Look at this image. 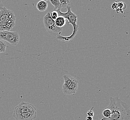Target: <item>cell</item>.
I'll return each instance as SVG.
<instances>
[{"mask_svg":"<svg viewBox=\"0 0 130 120\" xmlns=\"http://www.w3.org/2000/svg\"><path fill=\"white\" fill-rule=\"evenodd\" d=\"M110 103L107 107L111 111L110 117L105 120H130V105L116 97H110Z\"/></svg>","mask_w":130,"mask_h":120,"instance_id":"cell-1","label":"cell"},{"mask_svg":"<svg viewBox=\"0 0 130 120\" xmlns=\"http://www.w3.org/2000/svg\"><path fill=\"white\" fill-rule=\"evenodd\" d=\"M68 11L66 13H62L61 12L60 9L56 10L58 13L59 16H62L68 20V24H71L73 26V32L70 36L64 37L61 35H59L56 37L58 40L62 41L63 42H68L70 40H73L75 36L78 33V31L79 28V25H77L78 17L74 13H73L71 9V6H69L67 7Z\"/></svg>","mask_w":130,"mask_h":120,"instance_id":"cell-2","label":"cell"},{"mask_svg":"<svg viewBox=\"0 0 130 120\" xmlns=\"http://www.w3.org/2000/svg\"><path fill=\"white\" fill-rule=\"evenodd\" d=\"M16 17L12 11L3 7L0 9V31L10 30L15 26Z\"/></svg>","mask_w":130,"mask_h":120,"instance_id":"cell-3","label":"cell"},{"mask_svg":"<svg viewBox=\"0 0 130 120\" xmlns=\"http://www.w3.org/2000/svg\"><path fill=\"white\" fill-rule=\"evenodd\" d=\"M43 20L45 29L50 35L56 37L60 35L63 28L58 27L56 26L55 20H53L50 17V12L44 16Z\"/></svg>","mask_w":130,"mask_h":120,"instance_id":"cell-4","label":"cell"},{"mask_svg":"<svg viewBox=\"0 0 130 120\" xmlns=\"http://www.w3.org/2000/svg\"><path fill=\"white\" fill-rule=\"evenodd\" d=\"M0 39L4 40L11 45L16 46L20 42V35L17 32L8 31H0Z\"/></svg>","mask_w":130,"mask_h":120,"instance_id":"cell-5","label":"cell"},{"mask_svg":"<svg viewBox=\"0 0 130 120\" xmlns=\"http://www.w3.org/2000/svg\"><path fill=\"white\" fill-rule=\"evenodd\" d=\"M36 110V108L32 104L27 102H22L15 107L13 115L28 112Z\"/></svg>","mask_w":130,"mask_h":120,"instance_id":"cell-6","label":"cell"},{"mask_svg":"<svg viewBox=\"0 0 130 120\" xmlns=\"http://www.w3.org/2000/svg\"><path fill=\"white\" fill-rule=\"evenodd\" d=\"M13 116L16 120H33L37 117V111L33 110L28 112L13 115Z\"/></svg>","mask_w":130,"mask_h":120,"instance_id":"cell-7","label":"cell"},{"mask_svg":"<svg viewBox=\"0 0 130 120\" xmlns=\"http://www.w3.org/2000/svg\"><path fill=\"white\" fill-rule=\"evenodd\" d=\"M78 81L74 78L73 82L68 87L63 89V92L66 95H72L75 94L78 90Z\"/></svg>","mask_w":130,"mask_h":120,"instance_id":"cell-8","label":"cell"},{"mask_svg":"<svg viewBox=\"0 0 130 120\" xmlns=\"http://www.w3.org/2000/svg\"><path fill=\"white\" fill-rule=\"evenodd\" d=\"M64 82L62 85V89H64L70 86L71 83L73 82L74 78L69 75H64L63 76Z\"/></svg>","mask_w":130,"mask_h":120,"instance_id":"cell-9","label":"cell"},{"mask_svg":"<svg viewBox=\"0 0 130 120\" xmlns=\"http://www.w3.org/2000/svg\"><path fill=\"white\" fill-rule=\"evenodd\" d=\"M48 3L45 1H40L37 4V8L40 12H43L47 9Z\"/></svg>","mask_w":130,"mask_h":120,"instance_id":"cell-10","label":"cell"},{"mask_svg":"<svg viewBox=\"0 0 130 120\" xmlns=\"http://www.w3.org/2000/svg\"><path fill=\"white\" fill-rule=\"evenodd\" d=\"M55 25L56 26L60 28H63L64 26H65L66 24L67 20L65 19V18L62 16H59L55 20Z\"/></svg>","mask_w":130,"mask_h":120,"instance_id":"cell-11","label":"cell"},{"mask_svg":"<svg viewBox=\"0 0 130 120\" xmlns=\"http://www.w3.org/2000/svg\"><path fill=\"white\" fill-rule=\"evenodd\" d=\"M49 1L54 6V11L61 8L59 0H49Z\"/></svg>","mask_w":130,"mask_h":120,"instance_id":"cell-12","label":"cell"},{"mask_svg":"<svg viewBox=\"0 0 130 120\" xmlns=\"http://www.w3.org/2000/svg\"><path fill=\"white\" fill-rule=\"evenodd\" d=\"M103 114L104 118L105 119L110 117V115H111V111L109 109L106 107L105 109L103 110Z\"/></svg>","mask_w":130,"mask_h":120,"instance_id":"cell-13","label":"cell"},{"mask_svg":"<svg viewBox=\"0 0 130 120\" xmlns=\"http://www.w3.org/2000/svg\"><path fill=\"white\" fill-rule=\"evenodd\" d=\"M61 8H67L70 5L69 0H59Z\"/></svg>","mask_w":130,"mask_h":120,"instance_id":"cell-14","label":"cell"},{"mask_svg":"<svg viewBox=\"0 0 130 120\" xmlns=\"http://www.w3.org/2000/svg\"><path fill=\"white\" fill-rule=\"evenodd\" d=\"M6 47L7 44L2 41L0 40V53L5 52Z\"/></svg>","mask_w":130,"mask_h":120,"instance_id":"cell-15","label":"cell"},{"mask_svg":"<svg viewBox=\"0 0 130 120\" xmlns=\"http://www.w3.org/2000/svg\"><path fill=\"white\" fill-rule=\"evenodd\" d=\"M50 13V17L53 20H55L59 17L58 13L56 11H53Z\"/></svg>","mask_w":130,"mask_h":120,"instance_id":"cell-16","label":"cell"},{"mask_svg":"<svg viewBox=\"0 0 130 120\" xmlns=\"http://www.w3.org/2000/svg\"><path fill=\"white\" fill-rule=\"evenodd\" d=\"M94 108V106H93L92 107V108L90 109V110H89L87 112V115L88 116H91V117H92L94 116V112L93 111V109Z\"/></svg>","mask_w":130,"mask_h":120,"instance_id":"cell-17","label":"cell"},{"mask_svg":"<svg viewBox=\"0 0 130 120\" xmlns=\"http://www.w3.org/2000/svg\"><path fill=\"white\" fill-rule=\"evenodd\" d=\"M112 8L113 9L117 10L118 8V3H113V4L112 5Z\"/></svg>","mask_w":130,"mask_h":120,"instance_id":"cell-18","label":"cell"},{"mask_svg":"<svg viewBox=\"0 0 130 120\" xmlns=\"http://www.w3.org/2000/svg\"><path fill=\"white\" fill-rule=\"evenodd\" d=\"M93 119L92 117H91V116H86L85 118V120H92Z\"/></svg>","mask_w":130,"mask_h":120,"instance_id":"cell-19","label":"cell"},{"mask_svg":"<svg viewBox=\"0 0 130 120\" xmlns=\"http://www.w3.org/2000/svg\"><path fill=\"white\" fill-rule=\"evenodd\" d=\"M3 7H4V5H3V4L2 3V1L0 0V9H2Z\"/></svg>","mask_w":130,"mask_h":120,"instance_id":"cell-20","label":"cell"},{"mask_svg":"<svg viewBox=\"0 0 130 120\" xmlns=\"http://www.w3.org/2000/svg\"><path fill=\"white\" fill-rule=\"evenodd\" d=\"M92 120H93V119ZM100 120H105V118H102V119H100Z\"/></svg>","mask_w":130,"mask_h":120,"instance_id":"cell-21","label":"cell"},{"mask_svg":"<svg viewBox=\"0 0 130 120\" xmlns=\"http://www.w3.org/2000/svg\"><path fill=\"white\" fill-rule=\"evenodd\" d=\"M45 1H49V0H45Z\"/></svg>","mask_w":130,"mask_h":120,"instance_id":"cell-22","label":"cell"}]
</instances>
